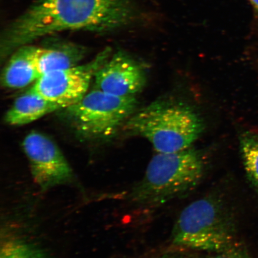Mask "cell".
I'll list each match as a JSON object with an SVG mask.
<instances>
[{"instance_id":"12","label":"cell","mask_w":258,"mask_h":258,"mask_svg":"<svg viewBox=\"0 0 258 258\" xmlns=\"http://www.w3.org/2000/svg\"><path fill=\"white\" fill-rule=\"evenodd\" d=\"M0 258H48L40 245L24 236L6 235L2 242Z\"/></svg>"},{"instance_id":"1","label":"cell","mask_w":258,"mask_h":258,"mask_svg":"<svg viewBox=\"0 0 258 258\" xmlns=\"http://www.w3.org/2000/svg\"><path fill=\"white\" fill-rule=\"evenodd\" d=\"M133 0H36L2 35L5 57L19 47L64 31L106 33L135 20Z\"/></svg>"},{"instance_id":"10","label":"cell","mask_w":258,"mask_h":258,"mask_svg":"<svg viewBox=\"0 0 258 258\" xmlns=\"http://www.w3.org/2000/svg\"><path fill=\"white\" fill-rule=\"evenodd\" d=\"M63 108L62 106L44 98L31 87L16 98L6 112L5 120L6 123L15 126L25 125Z\"/></svg>"},{"instance_id":"7","label":"cell","mask_w":258,"mask_h":258,"mask_svg":"<svg viewBox=\"0 0 258 258\" xmlns=\"http://www.w3.org/2000/svg\"><path fill=\"white\" fill-rule=\"evenodd\" d=\"M111 54V48H105L88 63L43 74L32 87L48 101L67 107L89 92L97 72Z\"/></svg>"},{"instance_id":"3","label":"cell","mask_w":258,"mask_h":258,"mask_svg":"<svg viewBox=\"0 0 258 258\" xmlns=\"http://www.w3.org/2000/svg\"><path fill=\"white\" fill-rule=\"evenodd\" d=\"M171 241L177 247L214 253L236 243L234 216L224 194L210 192L183 209Z\"/></svg>"},{"instance_id":"15","label":"cell","mask_w":258,"mask_h":258,"mask_svg":"<svg viewBox=\"0 0 258 258\" xmlns=\"http://www.w3.org/2000/svg\"><path fill=\"white\" fill-rule=\"evenodd\" d=\"M147 258H187L182 254L173 252H163L151 255Z\"/></svg>"},{"instance_id":"13","label":"cell","mask_w":258,"mask_h":258,"mask_svg":"<svg viewBox=\"0 0 258 258\" xmlns=\"http://www.w3.org/2000/svg\"><path fill=\"white\" fill-rule=\"evenodd\" d=\"M240 147L245 172L258 191V134L244 132L240 138Z\"/></svg>"},{"instance_id":"14","label":"cell","mask_w":258,"mask_h":258,"mask_svg":"<svg viewBox=\"0 0 258 258\" xmlns=\"http://www.w3.org/2000/svg\"><path fill=\"white\" fill-rule=\"evenodd\" d=\"M211 258H253L243 244L238 241L228 249L215 253Z\"/></svg>"},{"instance_id":"2","label":"cell","mask_w":258,"mask_h":258,"mask_svg":"<svg viewBox=\"0 0 258 258\" xmlns=\"http://www.w3.org/2000/svg\"><path fill=\"white\" fill-rule=\"evenodd\" d=\"M205 172L204 156L191 147L175 153H158L132 189L129 199L143 207H158L188 195L201 183Z\"/></svg>"},{"instance_id":"5","label":"cell","mask_w":258,"mask_h":258,"mask_svg":"<svg viewBox=\"0 0 258 258\" xmlns=\"http://www.w3.org/2000/svg\"><path fill=\"white\" fill-rule=\"evenodd\" d=\"M137 105L135 97L114 96L93 88L80 101L59 111L81 138L105 141L123 126Z\"/></svg>"},{"instance_id":"9","label":"cell","mask_w":258,"mask_h":258,"mask_svg":"<svg viewBox=\"0 0 258 258\" xmlns=\"http://www.w3.org/2000/svg\"><path fill=\"white\" fill-rule=\"evenodd\" d=\"M86 53V48L82 45L56 41L42 46H33L32 58L41 76L78 66Z\"/></svg>"},{"instance_id":"6","label":"cell","mask_w":258,"mask_h":258,"mask_svg":"<svg viewBox=\"0 0 258 258\" xmlns=\"http://www.w3.org/2000/svg\"><path fill=\"white\" fill-rule=\"evenodd\" d=\"M34 181L42 191L77 183L75 173L62 151L47 135L32 131L22 142Z\"/></svg>"},{"instance_id":"16","label":"cell","mask_w":258,"mask_h":258,"mask_svg":"<svg viewBox=\"0 0 258 258\" xmlns=\"http://www.w3.org/2000/svg\"><path fill=\"white\" fill-rule=\"evenodd\" d=\"M249 2L253 6L254 9L258 12V0H249Z\"/></svg>"},{"instance_id":"4","label":"cell","mask_w":258,"mask_h":258,"mask_svg":"<svg viewBox=\"0 0 258 258\" xmlns=\"http://www.w3.org/2000/svg\"><path fill=\"white\" fill-rule=\"evenodd\" d=\"M130 134L147 139L159 153L191 147L204 129L200 116L188 105L158 101L134 113L123 125Z\"/></svg>"},{"instance_id":"8","label":"cell","mask_w":258,"mask_h":258,"mask_svg":"<svg viewBox=\"0 0 258 258\" xmlns=\"http://www.w3.org/2000/svg\"><path fill=\"white\" fill-rule=\"evenodd\" d=\"M95 88L108 94L135 97L147 83L143 67L124 51L118 50L97 72Z\"/></svg>"},{"instance_id":"11","label":"cell","mask_w":258,"mask_h":258,"mask_svg":"<svg viewBox=\"0 0 258 258\" xmlns=\"http://www.w3.org/2000/svg\"><path fill=\"white\" fill-rule=\"evenodd\" d=\"M32 45L19 47L11 54L2 74V85L9 89H20L34 84L40 74L32 60Z\"/></svg>"}]
</instances>
